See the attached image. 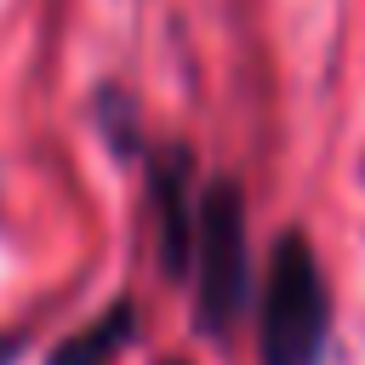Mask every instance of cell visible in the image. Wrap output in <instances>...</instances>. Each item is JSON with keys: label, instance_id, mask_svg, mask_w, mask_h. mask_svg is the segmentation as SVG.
Masks as SVG:
<instances>
[{"label": "cell", "instance_id": "8992f818", "mask_svg": "<svg viewBox=\"0 0 365 365\" xmlns=\"http://www.w3.org/2000/svg\"><path fill=\"white\" fill-rule=\"evenodd\" d=\"M154 365H194L188 354H165V359H154Z\"/></svg>", "mask_w": 365, "mask_h": 365}, {"label": "cell", "instance_id": "5b68a950", "mask_svg": "<svg viewBox=\"0 0 365 365\" xmlns=\"http://www.w3.org/2000/svg\"><path fill=\"white\" fill-rule=\"evenodd\" d=\"M29 342H34V331H29V325H17V331H0V365H17V359L29 354Z\"/></svg>", "mask_w": 365, "mask_h": 365}, {"label": "cell", "instance_id": "6da1fadb", "mask_svg": "<svg viewBox=\"0 0 365 365\" xmlns=\"http://www.w3.org/2000/svg\"><path fill=\"white\" fill-rule=\"evenodd\" d=\"M251 211L234 171H211L194 194V251H188V325L200 342L228 348L251 319Z\"/></svg>", "mask_w": 365, "mask_h": 365}, {"label": "cell", "instance_id": "277c9868", "mask_svg": "<svg viewBox=\"0 0 365 365\" xmlns=\"http://www.w3.org/2000/svg\"><path fill=\"white\" fill-rule=\"evenodd\" d=\"M86 125L97 131V143L120 160V165H137V154L148 148V131H143V103L125 80H97L91 97H86Z\"/></svg>", "mask_w": 365, "mask_h": 365}, {"label": "cell", "instance_id": "3957f363", "mask_svg": "<svg viewBox=\"0 0 365 365\" xmlns=\"http://www.w3.org/2000/svg\"><path fill=\"white\" fill-rule=\"evenodd\" d=\"M143 171V217L154 228V262L165 285H188V251H194V194H200V160L182 137H148L137 154Z\"/></svg>", "mask_w": 365, "mask_h": 365}, {"label": "cell", "instance_id": "7a4b0ae2", "mask_svg": "<svg viewBox=\"0 0 365 365\" xmlns=\"http://www.w3.org/2000/svg\"><path fill=\"white\" fill-rule=\"evenodd\" d=\"M257 365H331L336 342V291L308 240V228H279L251 291Z\"/></svg>", "mask_w": 365, "mask_h": 365}]
</instances>
